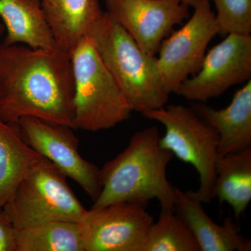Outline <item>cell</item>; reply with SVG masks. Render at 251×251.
<instances>
[{"label": "cell", "instance_id": "obj_1", "mask_svg": "<svg viewBox=\"0 0 251 251\" xmlns=\"http://www.w3.org/2000/svg\"><path fill=\"white\" fill-rule=\"evenodd\" d=\"M70 54L59 49L0 44V119L34 117L75 130Z\"/></svg>", "mask_w": 251, "mask_h": 251}, {"label": "cell", "instance_id": "obj_2", "mask_svg": "<svg viewBox=\"0 0 251 251\" xmlns=\"http://www.w3.org/2000/svg\"><path fill=\"white\" fill-rule=\"evenodd\" d=\"M156 126L136 132L128 146L100 169L102 188L92 208L116 202L148 206L157 200L161 210L175 211V187L167 178L173 153L160 145Z\"/></svg>", "mask_w": 251, "mask_h": 251}, {"label": "cell", "instance_id": "obj_3", "mask_svg": "<svg viewBox=\"0 0 251 251\" xmlns=\"http://www.w3.org/2000/svg\"><path fill=\"white\" fill-rule=\"evenodd\" d=\"M86 36L133 111L142 113L166 105L170 94L163 85L157 57L144 52L108 11L103 13Z\"/></svg>", "mask_w": 251, "mask_h": 251}, {"label": "cell", "instance_id": "obj_4", "mask_svg": "<svg viewBox=\"0 0 251 251\" xmlns=\"http://www.w3.org/2000/svg\"><path fill=\"white\" fill-rule=\"evenodd\" d=\"M70 57L75 129L97 132L128 120L133 110L90 38H82Z\"/></svg>", "mask_w": 251, "mask_h": 251}, {"label": "cell", "instance_id": "obj_5", "mask_svg": "<svg viewBox=\"0 0 251 251\" xmlns=\"http://www.w3.org/2000/svg\"><path fill=\"white\" fill-rule=\"evenodd\" d=\"M67 175L42 156L31 165L2 207L14 228L52 221L80 222L87 209Z\"/></svg>", "mask_w": 251, "mask_h": 251}, {"label": "cell", "instance_id": "obj_6", "mask_svg": "<svg viewBox=\"0 0 251 251\" xmlns=\"http://www.w3.org/2000/svg\"><path fill=\"white\" fill-rule=\"evenodd\" d=\"M143 117L161 123L166 133L160 145L180 161L194 167L199 175L200 187L190 192L201 203L209 204L215 182L219 158V135L198 116L192 108L171 104L142 112Z\"/></svg>", "mask_w": 251, "mask_h": 251}, {"label": "cell", "instance_id": "obj_7", "mask_svg": "<svg viewBox=\"0 0 251 251\" xmlns=\"http://www.w3.org/2000/svg\"><path fill=\"white\" fill-rule=\"evenodd\" d=\"M193 7L194 13L188 22L163 39L158 49V69L169 94L201 69L206 48L219 34L216 14L209 0H198Z\"/></svg>", "mask_w": 251, "mask_h": 251}, {"label": "cell", "instance_id": "obj_8", "mask_svg": "<svg viewBox=\"0 0 251 251\" xmlns=\"http://www.w3.org/2000/svg\"><path fill=\"white\" fill-rule=\"evenodd\" d=\"M205 54L202 67L184 80L175 94L196 103H205L229 87L251 80V36L232 33Z\"/></svg>", "mask_w": 251, "mask_h": 251}, {"label": "cell", "instance_id": "obj_9", "mask_svg": "<svg viewBox=\"0 0 251 251\" xmlns=\"http://www.w3.org/2000/svg\"><path fill=\"white\" fill-rule=\"evenodd\" d=\"M17 124L31 149L74 180L93 202L97 200L102 188L100 169L81 156L74 129L34 117H23Z\"/></svg>", "mask_w": 251, "mask_h": 251}, {"label": "cell", "instance_id": "obj_10", "mask_svg": "<svg viewBox=\"0 0 251 251\" xmlns=\"http://www.w3.org/2000/svg\"><path fill=\"white\" fill-rule=\"evenodd\" d=\"M146 209L122 202L87 209L80 221L86 251H139L154 221Z\"/></svg>", "mask_w": 251, "mask_h": 251}, {"label": "cell", "instance_id": "obj_11", "mask_svg": "<svg viewBox=\"0 0 251 251\" xmlns=\"http://www.w3.org/2000/svg\"><path fill=\"white\" fill-rule=\"evenodd\" d=\"M105 4L109 14L151 56L173 27L190 16L189 5L183 0H105Z\"/></svg>", "mask_w": 251, "mask_h": 251}, {"label": "cell", "instance_id": "obj_12", "mask_svg": "<svg viewBox=\"0 0 251 251\" xmlns=\"http://www.w3.org/2000/svg\"><path fill=\"white\" fill-rule=\"evenodd\" d=\"M175 212L184 221L197 240L201 251H251V239L239 232L232 218L216 224L191 196L175 187Z\"/></svg>", "mask_w": 251, "mask_h": 251}, {"label": "cell", "instance_id": "obj_13", "mask_svg": "<svg viewBox=\"0 0 251 251\" xmlns=\"http://www.w3.org/2000/svg\"><path fill=\"white\" fill-rule=\"evenodd\" d=\"M191 108L219 135V156L251 147V80L234 94L226 108L216 110L193 102Z\"/></svg>", "mask_w": 251, "mask_h": 251}, {"label": "cell", "instance_id": "obj_14", "mask_svg": "<svg viewBox=\"0 0 251 251\" xmlns=\"http://www.w3.org/2000/svg\"><path fill=\"white\" fill-rule=\"evenodd\" d=\"M0 18L6 36L3 44L32 49L57 47L41 0H0Z\"/></svg>", "mask_w": 251, "mask_h": 251}, {"label": "cell", "instance_id": "obj_15", "mask_svg": "<svg viewBox=\"0 0 251 251\" xmlns=\"http://www.w3.org/2000/svg\"><path fill=\"white\" fill-rule=\"evenodd\" d=\"M57 47L70 54L103 11L99 0H41Z\"/></svg>", "mask_w": 251, "mask_h": 251}, {"label": "cell", "instance_id": "obj_16", "mask_svg": "<svg viewBox=\"0 0 251 251\" xmlns=\"http://www.w3.org/2000/svg\"><path fill=\"white\" fill-rule=\"evenodd\" d=\"M216 172L211 199L216 198L221 204H228L239 219L251 201V147L219 156Z\"/></svg>", "mask_w": 251, "mask_h": 251}, {"label": "cell", "instance_id": "obj_17", "mask_svg": "<svg viewBox=\"0 0 251 251\" xmlns=\"http://www.w3.org/2000/svg\"><path fill=\"white\" fill-rule=\"evenodd\" d=\"M17 251H86L80 222L52 221L14 228Z\"/></svg>", "mask_w": 251, "mask_h": 251}, {"label": "cell", "instance_id": "obj_18", "mask_svg": "<svg viewBox=\"0 0 251 251\" xmlns=\"http://www.w3.org/2000/svg\"><path fill=\"white\" fill-rule=\"evenodd\" d=\"M39 156L23 140L17 123L0 119V209Z\"/></svg>", "mask_w": 251, "mask_h": 251}, {"label": "cell", "instance_id": "obj_19", "mask_svg": "<svg viewBox=\"0 0 251 251\" xmlns=\"http://www.w3.org/2000/svg\"><path fill=\"white\" fill-rule=\"evenodd\" d=\"M139 251H201L197 240L175 211L161 210L149 228Z\"/></svg>", "mask_w": 251, "mask_h": 251}, {"label": "cell", "instance_id": "obj_20", "mask_svg": "<svg viewBox=\"0 0 251 251\" xmlns=\"http://www.w3.org/2000/svg\"><path fill=\"white\" fill-rule=\"evenodd\" d=\"M217 14L219 34L225 37L232 33L250 34L251 0H213Z\"/></svg>", "mask_w": 251, "mask_h": 251}, {"label": "cell", "instance_id": "obj_21", "mask_svg": "<svg viewBox=\"0 0 251 251\" xmlns=\"http://www.w3.org/2000/svg\"><path fill=\"white\" fill-rule=\"evenodd\" d=\"M0 251H16L14 227L3 211L0 209Z\"/></svg>", "mask_w": 251, "mask_h": 251}, {"label": "cell", "instance_id": "obj_22", "mask_svg": "<svg viewBox=\"0 0 251 251\" xmlns=\"http://www.w3.org/2000/svg\"><path fill=\"white\" fill-rule=\"evenodd\" d=\"M4 31L5 27L4 23H3L2 21H1V18H0V44H1V39L3 34H4Z\"/></svg>", "mask_w": 251, "mask_h": 251}, {"label": "cell", "instance_id": "obj_23", "mask_svg": "<svg viewBox=\"0 0 251 251\" xmlns=\"http://www.w3.org/2000/svg\"><path fill=\"white\" fill-rule=\"evenodd\" d=\"M185 2L187 3L189 6H194L196 3L198 2V0H183Z\"/></svg>", "mask_w": 251, "mask_h": 251}]
</instances>
